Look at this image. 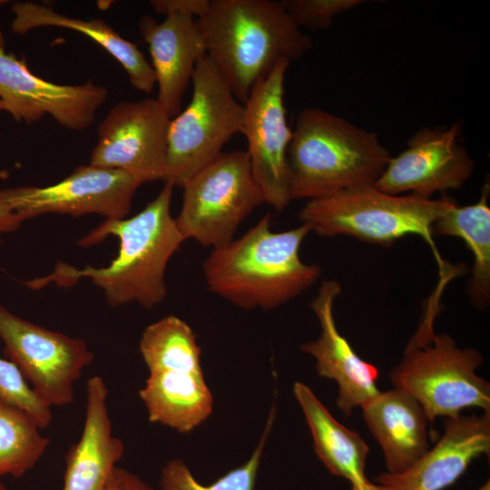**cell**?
Here are the masks:
<instances>
[{
  "mask_svg": "<svg viewBox=\"0 0 490 490\" xmlns=\"http://www.w3.org/2000/svg\"><path fill=\"white\" fill-rule=\"evenodd\" d=\"M159 194L131 218L105 220L78 244L89 247L109 235L119 239L117 257L106 267L77 269L59 262L49 275L26 282L31 289L49 283L70 287L82 278L100 288L112 307L137 302L147 309L167 296L165 271L172 256L185 240L171 215L174 186L164 182Z\"/></svg>",
  "mask_w": 490,
  "mask_h": 490,
  "instance_id": "6da1fadb",
  "label": "cell"
},
{
  "mask_svg": "<svg viewBox=\"0 0 490 490\" xmlns=\"http://www.w3.org/2000/svg\"><path fill=\"white\" fill-rule=\"evenodd\" d=\"M196 21L207 55L243 104L279 62L298 60L313 46L280 1L211 0Z\"/></svg>",
  "mask_w": 490,
  "mask_h": 490,
  "instance_id": "7a4b0ae2",
  "label": "cell"
},
{
  "mask_svg": "<svg viewBox=\"0 0 490 490\" xmlns=\"http://www.w3.org/2000/svg\"><path fill=\"white\" fill-rule=\"evenodd\" d=\"M266 213L237 240L212 249L202 264L209 290L244 309H276L311 287L319 278L318 264L299 257L303 240L310 232L301 223L274 232Z\"/></svg>",
  "mask_w": 490,
  "mask_h": 490,
  "instance_id": "3957f363",
  "label": "cell"
},
{
  "mask_svg": "<svg viewBox=\"0 0 490 490\" xmlns=\"http://www.w3.org/2000/svg\"><path fill=\"white\" fill-rule=\"evenodd\" d=\"M391 155L378 135L317 107L299 112L287 152L290 200L373 185Z\"/></svg>",
  "mask_w": 490,
  "mask_h": 490,
  "instance_id": "277c9868",
  "label": "cell"
},
{
  "mask_svg": "<svg viewBox=\"0 0 490 490\" xmlns=\"http://www.w3.org/2000/svg\"><path fill=\"white\" fill-rule=\"evenodd\" d=\"M456 202L446 194L436 200L423 199L414 194H388L374 184L362 185L308 200L299 220L321 237L348 236L381 246L407 235H419L443 270L432 226Z\"/></svg>",
  "mask_w": 490,
  "mask_h": 490,
  "instance_id": "5b68a950",
  "label": "cell"
},
{
  "mask_svg": "<svg viewBox=\"0 0 490 490\" xmlns=\"http://www.w3.org/2000/svg\"><path fill=\"white\" fill-rule=\"evenodd\" d=\"M433 318L424 317L389 377L425 409L429 421L454 417L464 409L490 412V384L475 371L483 363L475 348H461L446 334H436Z\"/></svg>",
  "mask_w": 490,
  "mask_h": 490,
  "instance_id": "8992f818",
  "label": "cell"
},
{
  "mask_svg": "<svg viewBox=\"0 0 490 490\" xmlns=\"http://www.w3.org/2000/svg\"><path fill=\"white\" fill-rule=\"evenodd\" d=\"M186 108L170 120L163 181L182 187L240 133L244 105L206 54L196 64Z\"/></svg>",
  "mask_w": 490,
  "mask_h": 490,
  "instance_id": "52a82bcc",
  "label": "cell"
},
{
  "mask_svg": "<svg viewBox=\"0 0 490 490\" xmlns=\"http://www.w3.org/2000/svg\"><path fill=\"white\" fill-rule=\"evenodd\" d=\"M181 188L178 230L184 240L212 249L231 241L241 222L265 202L243 150L222 152Z\"/></svg>",
  "mask_w": 490,
  "mask_h": 490,
  "instance_id": "ba28073f",
  "label": "cell"
},
{
  "mask_svg": "<svg viewBox=\"0 0 490 490\" xmlns=\"http://www.w3.org/2000/svg\"><path fill=\"white\" fill-rule=\"evenodd\" d=\"M0 338L5 354L41 401L50 407L74 401V384L94 358L83 338L24 320L1 304Z\"/></svg>",
  "mask_w": 490,
  "mask_h": 490,
  "instance_id": "9c48e42d",
  "label": "cell"
},
{
  "mask_svg": "<svg viewBox=\"0 0 490 490\" xmlns=\"http://www.w3.org/2000/svg\"><path fill=\"white\" fill-rule=\"evenodd\" d=\"M142 183L117 169L80 165L57 183L44 187L18 186L0 190V204L24 220L45 213L82 216L98 214L120 220L129 213Z\"/></svg>",
  "mask_w": 490,
  "mask_h": 490,
  "instance_id": "30bf717a",
  "label": "cell"
},
{
  "mask_svg": "<svg viewBox=\"0 0 490 490\" xmlns=\"http://www.w3.org/2000/svg\"><path fill=\"white\" fill-rule=\"evenodd\" d=\"M170 120L155 98L114 104L99 124L90 163L121 170L142 183L163 181Z\"/></svg>",
  "mask_w": 490,
  "mask_h": 490,
  "instance_id": "8fae6325",
  "label": "cell"
},
{
  "mask_svg": "<svg viewBox=\"0 0 490 490\" xmlns=\"http://www.w3.org/2000/svg\"><path fill=\"white\" fill-rule=\"evenodd\" d=\"M289 64V61L279 62L254 86L243 104L240 130L247 140L252 174L265 202L279 211L291 201L287 152L292 131L284 104V81Z\"/></svg>",
  "mask_w": 490,
  "mask_h": 490,
  "instance_id": "7c38bea8",
  "label": "cell"
},
{
  "mask_svg": "<svg viewBox=\"0 0 490 490\" xmlns=\"http://www.w3.org/2000/svg\"><path fill=\"white\" fill-rule=\"evenodd\" d=\"M462 121L448 126L424 127L392 156L375 186L388 194L409 192L431 199L461 188L470 179L475 162L461 143Z\"/></svg>",
  "mask_w": 490,
  "mask_h": 490,
  "instance_id": "4fadbf2b",
  "label": "cell"
},
{
  "mask_svg": "<svg viewBox=\"0 0 490 490\" xmlns=\"http://www.w3.org/2000/svg\"><path fill=\"white\" fill-rule=\"evenodd\" d=\"M107 97V89L91 80L59 84L34 74L24 60L5 51L0 30V101L15 120L34 122L49 114L63 127L83 131Z\"/></svg>",
  "mask_w": 490,
  "mask_h": 490,
  "instance_id": "5bb4252c",
  "label": "cell"
},
{
  "mask_svg": "<svg viewBox=\"0 0 490 490\" xmlns=\"http://www.w3.org/2000/svg\"><path fill=\"white\" fill-rule=\"evenodd\" d=\"M342 288L336 279L321 282L310 308L320 324V335L301 346V350L316 359L317 373L334 380L338 387L337 407L345 416L362 407L380 390L377 387L378 369L362 359L338 331L333 313L336 298Z\"/></svg>",
  "mask_w": 490,
  "mask_h": 490,
  "instance_id": "9a60e30c",
  "label": "cell"
},
{
  "mask_svg": "<svg viewBox=\"0 0 490 490\" xmlns=\"http://www.w3.org/2000/svg\"><path fill=\"white\" fill-rule=\"evenodd\" d=\"M489 452L490 412L460 414L445 419L443 435L412 466L399 474L382 473L375 481L395 490H444Z\"/></svg>",
  "mask_w": 490,
  "mask_h": 490,
  "instance_id": "2e32d148",
  "label": "cell"
},
{
  "mask_svg": "<svg viewBox=\"0 0 490 490\" xmlns=\"http://www.w3.org/2000/svg\"><path fill=\"white\" fill-rule=\"evenodd\" d=\"M138 27L152 57L155 99L172 119L181 112L197 63L207 54L203 36L196 19L187 15H168L161 23L144 15Z\"/></svg>",
  "mask_w": 490,
  "mask_h": 490,
  "instance_id": "e0dca14e",
  "label": "cell"
},
{
  "mask_svg": "<svg viewBox=\"0 0 490 490\" xmlns=\"http://www.w3.org/2000/svg\"><path fill=\"white\" fill-rule=\"evenodd\" d=\"M139 396L151 422L181 433L191 431L212 411V396L199 353L172 359L149 371Z\"/></svg>",
  "mask_w": 490,
  "mask_h": 490,
  "instance_id": "ac0fdd59",
  "label": "cell"
},
{
  "mask_svg": "<svg viewBox=\"0 0 490 490\" xmlns=\"http://www.w3.org/2000/svg\"><path fill=\"white\" fill-rule=\"evenodd\" d=\"M109 391L103 378L86 382V409L82 434L65 455L63 490H107L124 446L113 435Z\"/></svg>",
  "mask_w": 490,
  "mask_h": 490,
  "instance_id": "d6986e66",
  "label": "cell"
},
{
  "mask_svg": "<svg viewBox=\"0 0 490 490\" xmlns=\"http://www.w3.org/2000/svg\"><path fill=\"white\" fill-rule=\"evenodd\" d=\"M364 420L379 444L389 474H399L431 447L429 418L419 402L403 389L380 391L362 407Z\"/></svg>",
  "mask_w": 490,
  "mask_h": 490,
  "instance_id": "ffe728a7",
  "label": "cell"
},
{
  "mask_svg": "<svg viewBox=\"0 0 490 490\" xmlns=\"http://www.w3.org/2000/svg\"><path fill=\"white\" fill-rule=\"evenodd\" d=\"M11 24L13 32L24 34L40 27H59L79 32L98 44L126 72L131 84L139 92L151 93L156 84L152 64L139 48L123 38L103 19L85 20L61 15L52 7L34 2H15Z\"/></svg>",
  "mask_w": 490,
  "mask_h": 490,
  "instance_id": "44dd1931",
  "label": "cell"
},
{
  "mask_svg": "<svg viewBox=\"0 0 490 490\" xmlns=\"http://www.w3.org/2000/svg\"><path fill=\"white\" fill-rule=\"evenodd\" d=\"M293 392L309 425L315 452L323 465L351 485L367 481L365 467L369 448L364 439L338 422L307 385L296 382Z\"/></svg>",
  "mask_w": 490,
  "mask_h": 490,
  "instance_id": "7402d4cb",
  "label": "cell"
},
{
  "mask_svg": "<svg viewBox=\"0 0 490 490\" xmlns=\"http://www.w3.org/2000/svg\"><path fill=\"white\" fill-rule=\"evenodd\" d=\"M489 185L485 184L478 201L459 206L454 203L432 226V234L462 239L473 254L467 292L473 305L485 309L490 299V208Z\"/></svg>",
  "mask_w": 490,
  "mask_h": 490,
  "instance_id": "603a6c76",
  "label": "cell"
},
{
  "mask_svg": "<svg viewBox=\"0 0 490 490\" xmlns=\"http://www.w3.org/2000/svg\"><path fill=\"white\" fill-rule=\"evenodd\" d=\"M24 409L0 399V477L19 478L35 466L50 439Z\"/></svg>",
  "mask_w": 490,
  "mask_h": 490,
  "instance_id": "cb8c5ba5",
  "label": "cell"
},
{
  "mask_svg": "<svg viewBox=\"0 0 490 490\" xmlns=\"http://www.w3.org/2000/svg\"><path fill=\"white\" fill-rule=\"evenodd\" d=\"M273 412L261 436L260 442L250 457L211 485H202L192 475L189 467L180 459L169 461L162 468L160 478L161 490H254L261 455L273 421Z\"/></svg>",
  "mask_w": 490,
  "mask_h": 490,
  "instance_id": "d4e9b609",
  "label": "cell"
},
{
  "mask_svg": "<svg viewBox=\"0 0 490 490\" xmlns=\"http://www.w3.org/2000/svg\"><path fill=\"white\" fill-rule=\"evenodd\" d=\"M0 399L15 405L31 415L41 429L53 419L52 409L34 394L17 367L0 357Z\"/></svg>",
  "mask_w": 490,
  "mask_h": 490,
  "instance_id": "484cf974",
  "label": "cell"
},
{
  "mask_svg": "<svg viewBox=\"0 0 490 490\" xmlns=\"http://www.w3.org/2000/svg\"><path fill=\"white\" fill-rule=\"evenodd\" d=\"M291 21L299 29L324 30L334 19L364 3V0H282Z\"/></svg>",
  "mask_w": 490,
  "mask_h": 490,
  "instance_id": "4316f807",
  "label": "cell"
},
{
  "mask_svg": "<svg viewBox=\"0 0 490 490\" xmlns=\"http://www.w3.org/2000/svg\"><path fill=\"white\" fill-rule=\"evenodd\" d=\"M211 0H151L150 5L159 14L168 15H187L195 19L203 15Z\"/></svg>",
  "mask_w": 490,
  "mask_h": 490,
  "instance_id": "83f0119b",
  "label": "cell"
},
{
  "mask_svg": "<svg viewBox=\"0 0 490 490\" xmlns=\"http://www.w3.org/2000/svg\"><path fill=\"white\" fill-rule=\"evenodd\" d=\"M107 490H154L144 480L129 470L116 466Z\"/></svg>",
  "mask_w": 490,
  "mask_h": 490,
  "instance_id": "f1b7e54d",
  "label": "cell"
},
{
  "mask_svg": "<svg viewBox=\"0 0 490 490\" xmlns=\"http://www.w3.org/2000/svg\"><path fill=\"white\" fill-rule=\"evenodd\" d=\"M24 220L9 207L0 204V243L4 234L17 230Z\"/></svg>",
  "mask_w": 490,
  "mask_h": 490,
  "instance_id": "f546056e",
  "label": "cell"
},
{
  "mask_svg": "<svg viewBox=\"0 0 490 490\" xmlns=\"http://www.w3.org/2000/svg\"><path fill=\"white\" fill-rule=\"evenodd\" d=\"M352 490H395L390 486L379 483H372L368 480L359 485H353Z\"/></svg>",
  "mask_w": 490,
  "mask_h": 490,
  "instance_id": "4dcf8cb0",
  "label": "cell"
},
{
  "mask_svg": "<svg viewBox=\"0 0 490 490\" xmlns=\"http://www.w3.org/2000/svg\"><path fill=\"white\" fill-rule=\"evenodd\" d=\"M477 490H490V481L487 480L482 486H480Z\"/></svg>",
  "mask_w": 490,
  "mask_h": 490,
  "instance_id": "1f68e13d",
  "label": "cell"
},
{
  "mask_svg": "<svg viewBox=\"0 0 490 490\" xmlns=\"http://www.w3.org/2000/svg\"><path fill=\"white\" fill-rule=\"evenodd\" d=\"M6 3H9V1L0 0V6L6 4Z\"/></svg>",
  "mask_w": 490,
  "mask_h": 490,
  "instance_id": "d6a6232c",
  "label": "cell"
},
{
  "mask_svg": "<svg viewBox=\"0 0 490 490\" xmlns=\"http://www.w3.org/2000/svg\"><path fill=\"white\" fill-rule=\"evenodd\" d=\"M0 490H6L3 483L0 481Z\"/></svg>",
  "mask_w": 490,
  "mask_h": 490,
  "instance_id": "836d02e7",
  "label": "cell"
},
{
  "mask_svg": "<svg viewBox=\"0 0 490 490\" xmlns=\"http://www.w3.org/2000/svg\"><path fill=\"white\" fill-rule=\"evenodd\" d=\"M0 110H3V105H2L1 101H0Z\"/></svg>",
  "mask_w": 490,
  "mask_h": 490,
  "instance_id": "e575fe53",
  "label": "cell"
}]
</instances>
